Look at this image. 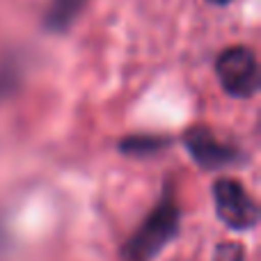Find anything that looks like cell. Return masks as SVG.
<instances>
[{"mask_svg": "<svg viewBox=\"0 0 261 261\" xmlns=\"http://www.w3.org/2000/svg\"><path fill=\"white\" fill-rule=\"evenodd\" d=\"M208 3H213V5H227V3H231V0H208Z\"/></svg>", "mask_w": 261, "mask_h": 261, "instance_id": "cell-8", "label": "cell"}, {"mask_svg": "<svg viewBox=\"0 0 261 261\" xmlns=\"http://www.w3.org/2000/svg\"><path fill=\"white\" fill-rule=\"evenodd\" d=\"M216 73L222 90L236 99H250L259 90V62L248 46H229L218 55Z\"/></svg>", "mask_w": 261, "mask_h": 261, "instance_id": "cell-2", "label": "cell"}, {"mask_svg": "<svg viewBox=\"0 0 261 261\" xmlns=\"http://www.w3.org/2000/svg\"><path fill=\"white\" fill-rule=\"evenodd\" d=\"M90 0H50L44 16V25L53 32H62L78 18Z\"/></svg>", "mask_w": 261, "mask_h": 261, "instance_id": "cell-5", "label": "cell"}, {"mask_svg": "<svg viewBox=\"0 0 261 261\" xmlns=\"http://www.w3.org/2000/svg\"><path fill=\"white\" fill-rule=\"evenodd\" d=\"M122 151L126 153H153V151H161L165 147V140L163 138H153V135H130V138L122 140Z\"/></svg>", "mask_w": 261, "mask_h": 261, "instance_id": "cell-6", "label": "cell"}, {"mask_svg": "<svg viewBox=\"0 0 261 261\" xmlns=\"http://www.w3.org/2000/svg\"><path fill=\"white\" fill-rule=\"evenodd\" d=\"M213 202L216 213L227 227L231 229H252L259 220L257 202L250 197L243 184L236 179H218L213 184Z\"/></svg>", "mask_w": 261, "mask_h": 261, "instance_id": "cell-3", "label": "cell"}, {"mask_svg": "<svg viewBox=\"0 0 261 261\" xmlns=\"http://www.w3.org/2000/svg\"><path fill=\"white\" fill-rule=\"evenodd\" d=\"M213 261H245V248L236 241H225L216 248Z\"/></svg>", "mask_w": 261, "mask_h": 261, "instance_id": "cell-7", "label": "cell"}, {"mask_svg": "<svg viewBox=\"0 0 261 261\" xmlns=\"http://www.w3.org/2000/svg\"><path fill=\"white\" fill-rule=\"evenodd\" d=\"M179 229V208L176 202L165 195L156 208L144 218L130 241L126 243V259L128 261H149L153 259Z\"/></svg>", "mask_w": 261, "mask_h": 261, "instance_id": "cell-1", "label": "cell"}, {"mask_svg": "<svg viewBox=\"0 0 261 261\" xmlns=\"http://www.w3.org/2000/svg\"><path fill=\"white\" fill-rule=\"evenodd\" d=\"M184 144H186V151L193 156V161L197 165H202L204 170H218V167H225L239 158L234 147L220 142L213 135L211 128H204V126H195L186 130Z\"/></svg>", "mask_w": 261, "mask_h": 261, "instance_id": "cell-4", "label": "cell"}]
</instances>
